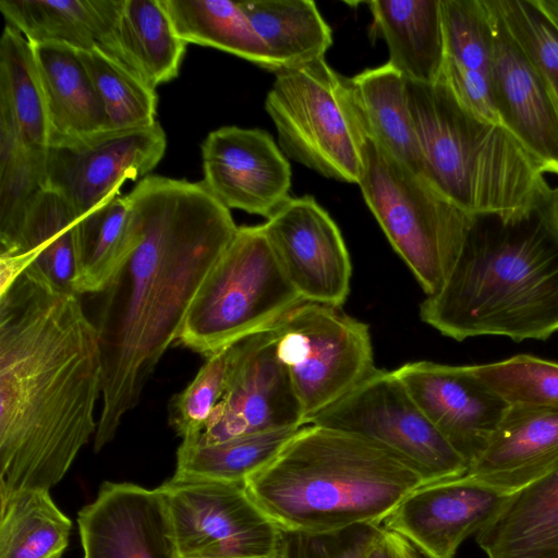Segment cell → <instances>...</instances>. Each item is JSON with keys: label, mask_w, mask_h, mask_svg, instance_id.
Segmentation results:
<instances>
[{"label": "cell", "mask_w": 558, "mask_h": 558, "mask_svg": "<svg viewBox=\"0 0 558 558\" xmlns=\"http://www.w3.org/2000/svg\"><path fill=\"white\" fill-rule=\"evenodd\" d=\"M129 254L100 294L101 411L109 444L169 345L202 282L233 240L230 209L202 182L147 175L126 195Z\"/></svg>", "instance_id": "6da1fadb"}, {"label": "cell", "mask_w": 558, "mask_h": 558, "mask_svg": "<svg viewBox=\"0 0 558 558\" xmlns=\"http://www.w3.org/2000/svg\"><path fill=\"white\" fill-rule=\"evenodd\" d=\"M97 328L78 295L31 268L0 291V501L49 490L96 433Z\"/></svg>", "instance_id": "7a4b0ae2"}, {"label": "cell", "mask_w": 558, "mask_h": 558, "mask_svg": "<svg viewBox=\"0 0 558 558\" xmlns=\"http://www.w3.org/2000/svg\"><path fill=\"white\" fill-rule=\"evenodd\" d=\"M547 199L517 213L472 215L442 287L420 305L421 319L457 341L557 332L558 231Z\"/></svg>", "instance_id": "3957f363"}, {"label": "cell", "mask_w": 558, "mask_h": 558, "mask_svg": "<svg viewBox=\"0 0 558 558\" xmlns=\"http://www.w3.org/2000/svg\"><path fill=\"white\" fill-rule=\"evenodd\" d=\"M425 484L417 469L381 446L305 424L246 478L245 490L278 529L320 533L381 525Z\"/></svg>", "instance_id": "277c9868"}, {"label": "cell", "mask_w": 558, "mask_h": 558, "mask_svg": "<svg viewBox=\"0 0 558 558\" xmlns=\"http://www.w3.org/2000/svg\"><path fill=\"white\" fill-rule=\"evenodd\" d=\"M423 177L470 215L531 208L551 191L533 156L501 124L464 108L438 80H407Z\"/></svg>", "instance_id": "5b68a950"}, {"label": "cell", "mask_w": 558, "mask_h": 558, "mask_svg": "<svg viewBox=\"0 0 558 558\" xmlns=\"http://www.w3.org/2000/svg\"><path fill=\"white\" fill-rule=\"evenodd\" d=\"M301 301L263 225L242 226L202 282L177 340L209 356L268 328Z\"/></svg>", "instance_id": "8992f818"}, {"label": "cell", "mask_w": 558, "mask_h": 558, "mask_svg": "<svg viewBox=\"0 0 558 558\" xmlns=\"http://www.w3.org/2000/svg\"><path fill=\"white\" fill-rule=\"evenodd\" d=\"M357 185L392 248L425 294L436 293L458 258L472 215L369 137Z\"/></svg>", "instance_id": "52a82bcc"}, {"label": "cell", "mask_w": 558, "mask_h": 558, "mask_svg": "<svg viewBox=\"0 0 558 558\" xmlns=\"http://www.w3.org/2000/svg\"><path fill=\"white\" fill-rule=\"evenodd\" d=\"M265 108L288 157L324 177L359 184L368 136L351 78L325 59L277 72Z\"/></svg>", "instance_id": "ba28073f"}, {"label": "cell", "mask_w": 558, "mask_h": 558, "mask_svg": "<svg viewBox=\"0 0 558 558\" xmlns=\"http://www.w3.org/2000/svg\"><path fill=\"white\" fill-rule=\"evenodd\" d=\"M271 327L305 424L376 368L368 325L340 306L301 301Z\"/></svg>", "instance_id": "9c48e42d"}, {"label": "cell", "mask_w": 558, "mask_h": 558, "mask_svg": "<svg viewBox=\"0 0 558 558\" xmlns=\"http://www.w3.org/2000/svg\"><path fill=\"white\" fill-rule=\"evenodd\" d=\"M308 424L375 442L412 464L428 484L462 476L469 469L393 371L376 367Z\"/></svg>", "instance_id": "30bf717a"}, {"label": "cell", "mask_w": 558, "mask_h": 558, "mask_svg": "<svg viewBox=\"0 0 558 558\" xmlns=\"http://www.w3.org/2000/svg\"><path fill=\"white\" fill-rule=\"evenodd\" d=\"M159 489L180 558H271L279 529L245 483L172 476Z\"/></svg>", "instance_id": "8fae6325"}, {"label": "cell", "mask_w": 558, "mask_h": 558, "mask_svg": "<svg viewBox=\"0 0 558 558\" xmlns=\"http://www.w3.org/2000/svg\"><path fill=\"white\" fill-rule=\"evenodd\" d=\"M271 326L233 343L225 392L204 430L183 444L210 445L305 425L289 372L278 356Z\"/></svg>", "instance_id": "7c38bea8"}, {"label": "cell", "mask_w": 558, "mask_h": 558, "mask_svg": "<svg viewBox=\"0 0 558 558\" xmlns=\"http://www.w3.org/2000/svg\"><path fill=\"white\" fill-rule=\"evenodd\" d=\"M166 147L159 122L51 142L46 149L47 190L62 196L78 218L120 192L126 180L149 173Z\"/></svg>", "instance_id": "4fadbf2b"}, {"label": "cell", "mask_w": 558, "mask_h": 558, "mask_svg": "<svg viewBox=\"0 0 558 558\" xmlns=\"http://www.w3.org/2000/svg\"><path fill=\"white\" fill-rule=\"evenodd\" d=\"M263 227L301 299L342 307L352 263L337 223L315 198L290 197Z\"/></svg>", "instance_id": "5bb4252c"}, {"label": "cell", "mask_w": 558, "mask_h": 558, "mask_svg": "<svg viewBox=\"0 0 558 558\" xmlns=\"http://www.w3.org/2000/svg\"><path fill=\"white\" fill-rule=\"evenodd\" d=\"M203 183L228 209L267 219L289 198L291 167L260 129L222 126L202 144Z\"/></svg>", "instance_id": "9a60e30c"}, {"label": "cell", "mask_w": 558, "mask_h": 558, "mask_svg": "<svg viewBox=\"0 0 558 558\" xmlns=\"http://www.w3.org/2000/svg\"><path fill=\"white\" fill-rule=\"evenodd\" d=\"M508 495L465 473L416 488L381 526L426 558H454L460 545L488 523Z\"/></svg>", "instance_id": "2e32d148"}, {"label": "cell", "mask_w": 558, "mask_h": 558, "mask_svg": "<svg viewBox=\"0 0 558 558\" xmlns=\"http://www.w3.org/2000/svg\"><path fill=\"white\" fill-rule=\"evenodd\" d=\"M493 44V96L500 121L541 165L558 175V101L508 33L494 0H484Z\"/></svg>", "instance_id": "e0dca14e"}, {"label": "cell", "mask_w": 558, "mask_h": 558, "mask_svg": "<svg viewBox=\"0 0 558 558\" xmlns=\"http://www.w3.org/2000/svg\"><path fill=\"white\" fill-rule=\"evenodd\" d=\"M393 372L429 421L470 466L485 448L509 407L475 378L468 365L416 361L405 363Z\"/></svg>", "instance_id": "ac0fdd59"}, {"label": "cell", "mask_w": 558, "mask_h": 558, "mask_svg": "<svg viewBox=\"0 0 558 558\" xmlns=\"http://www.w3.org/2000/svg\"><path fill=\"white\" fill-rule=\"evenodd\" d=\"M77 524L83 558H180L159 487L105 482Z\"/></svg>", "instance_id": "d6986e66"}, {"label": "cell", "mask_w": 558, "mask_h": 558, "mask_svg": "<svg viewBox=\"0 0 558 558\" xmlns=\"http://www.w3.org/2000/svg\"><path fill=\"white\" fill-rule=\"evenodd\" d=\"M76 219V213L62 196L43 191L14 234L0 243V291L31 268L56 288L75 293Z\"/></svg>", "instance_id": "ffe728a7"}, {"label": "cell", "mask_w": 558, "mask_h": 558, "mask_svg": "<svg viewBox=\"0 0 558 558\" xmlns=\"http://www.w3.org/2000/svg\"><path fill=\"white\" fill-rule=\"evenodd\" d=\"M558 464V412L508 408L466 474L510 494Z\"/></svg>", "instance_id": "44dd1931"}, {"label": "cell", "mask_w": 558, "mask_h": 558, "mask_svg": "<svg viewBox=\"0 0 558 558\" xmlns=\"http://www.w3.org/2000/svg\"><path fill=\"white\" fill-rule=\"evenodd\" d=\"M445 58L441 80L478 118L499 123L493 96V44L484 0H441Z\"/></svg>", "instance_id": "7402d4cb"}, {"label": "cell", "mask_w": 558, "mask_h": 558, "mask_svg": "<svg viewBox=\"0 0 558 558\" xmlns=\"http://www.w3.org/2000/svg\"><path fill=\"white\" fill-rule=\"evenodd\" d=\"M475 536L487 558H558V464L510 493Z\"/></svg>", "instance_id": "603a6c76"}, {"label": "cell", "mask_w": 558, "mask_h": 558, "mask_svg": "<svg viewBox=\"0 0 558 558\" xmlns=\"http://www.w3.org/2000/svg\"><path fill=\"white\" fill-rule=\"evenodd\" d=\"M375 32L386 41L388 63L407 80L435 83L445 58L441 0L368 2Z\"/></svg>", "instance_id": "cb8c5ba5"}, {"label": "cell", "mask_w": 558, "mask_h": 558, "mask_svg": "<svg viewBox=\"0 0 558 558\" xmlns=\"http://www.w3.org/2000/svg\"><path fill=\"white\" fill-rule=\"evenodd\" d=\"M120 0H0L9 25L33 46L62 44L80 51L110 45Z\"/></svg>", "instance_id": "d4e9b609"}, {"label": "cell", "mask_w": 558, "mask_h": 558, "mask_svg": "<svg viewBox=\"0 0 558 558\" xmlns=\"http://www.w3.org/2000/svg\"><path fill=\"white\" fill-rule=\"evenodd\" d=\"M186 45L160 0H120L107 54L156 88L178 76Z\"/></svg>", "instance_id": "484cf974"}, {"label": "cell", "mask_w": 558, "mask_h": 558, "mask_svg": "<svg viewBox=\"0 0 558 558\" xmlns=\"http://www.w3.org/2000/svg\"><path fill=\"white\" fill-rule=\"evenodd\" d=\"M34 51L47 106L49 144L105 130V112L78 50L43 44L34 46Z\"/></svg>", "instance_id": "4316f807"}, {"label": "cell", "mask_w": 558, "mask_h": 558, "mask_svg": "<svg viewBox=\"0 0 558 558\" xmlns=\"http://www.w3.org/2000/svg\"><path fill=\"white\" fill-rule=\"evenodd\" d=\"M367 136L407 168L423 177L407 78L388 62L351 78Z\"/></svg>", "instance_id": "83f0119b"}, {"label": "cell", "mask_w": 558, "mask_h": 558, "mask_svg": "<svg viewBox=\"0 0 558 558\" xmlns=\"http://www.w3.org/2000/svg\"><path fill=\"white\" fill-rule=\"evenodd\" d=\"M264 43L272 72L325 59L331 29L311 0L238 1Z\"/></svg>", "instance_id": "f1b7e54d"}, {"label": "cell", "mask_w": 558, "mask_h": 558, "mask_svg": "<svg viewBox=\"0 0 558 558\" xmlns=\"http://www.w3.org/2000/svg\"><path fill=\"white\" fill-rule=\"evenodd\" d=\"M0 116L25 144L47 148L49 121L34 46L9 24L0 38Z\"/></svg>", "instance_id": "f546056e"}, {"label": "cell", "mask_w": 558, "mask_h": 558, "mask_svg": "<svg viewBox=\"0 0 558 558\" xmlns=\"http://www.w3.org/2000/svg\"><path fill=\"white\" fill-rule=\"evenodd\" d=\"M160 2L184 43L217 48L272 71L268 51L238 1Z\"/></svg>", "instance_id": "4dcf8cb0"}, {"label": "cell", "mask_w": 558, "mask_h": 558, "mask_svg": "<svg viewBox=\"0 0 558 558\" xmlns=\"http://www.w3.org/2000/svg\"><path fill=\"white\" fill-rule=\"evenodd\" d=\"M129 213L126 195L118 192L76 219V294L100 293L126 258Z\"/></svg>", "instance_id": "1f68e13d"}, {"label": "cell", "mask_w": 558, "mask_h": 558, "mask_svg": "<svg viewBox=\"0 0 558 558\" xmlns=\"http://www.w3.org/2000/svg\"><path fill=\"white\" fill-rule=\"evenodd\" d=\"M0 558H61L72 521L49 490L19 492L0 501Z\"/></svg>", "instance_id": "d6a6232c"}, {"label": "cell", "mask_w": 558, "mask_h": 558, "mask_svg": "<svg viewBox=\"0 0 558 558\" xmlns=\"http://www.w3.org/2000/svg\"><path fill=\"white\" fill-rule=\"evenodd\" d=\"M300 428L241 436L210 445L181 442L177 451L173 476L245 483L246 478L267 464Z\"/></svg>", "instance_id": "836d02e7"}, {"label": "cell", "mask_w": 558, "mask_h": 558, "mask_svg": "<svg viewBox=\"0 0 558 558\" xmlns=\"http://www.w3.org/2000/svg\"><path fill=\"white\" fill-rule=\"evenodd\" d=\"M78 53L102 106L107 130L142 129L158 122L155 88L98 48Z\"/></svg>", "instance_id": "e575fe53"}, {"label": "cell", "mask_w": 558, "mask_h": 558, "mask_svg": "<svg viewBox=\"0 0 558 558\" xmlns=\"http://www.w3.org/2000/svg\"><path fill=\"white\" fill-rule=\"evenodd\" d=\"M46 149L25 144L0 116V243L14 234L29 206L47 190Z\"/></svg>", "instance_id": "d590c367"}, {"label": "cell", "mask_w": 558, "mask_h": 558, "mask_svg": "<svg viewBox=\"0 0 558 558\" xmlns=\"http://www.w3.org/2000/svg\"><path fill=\"white\" fill-rule=\"evenodd\" d=\"M470 372L509 408L558 412V363L519 354Z\"/></svg>", "instance_id": "8d00e7d4"}, {"label": "cell", "mask_w": 558, "mask_h": 558, "mask_svg": "<svg viewBox=\"0 0 558 558\" xmlns=\"http://www.w3.org/2000/svg\"><path fill=\"white\" fill-rule=\"evenodd\" d=\"M504 24L558 101V28L535 0H494Z\"/></svg>", "instance_id": "74e56055"}, {"label": "cell", "mask_w": 558, "mask_h": 558, "mask_svg": "<svg viewBox=\"0 0 558 558\" xmlns=\"http://www.w3.org/2000/svg\"><path fill=\"white\" fill-rule=\"evenodd\" d=\"M232 356L233 343L207 356L194 379L172 398L169 423L182 441L194 439L206 427L225 392Z\"/></svg>", "instance_id": "f35d334b"}, {"label": "cell", "mask_w": 558, "mask_h": 558, "mask_svg": "<svg viewBox=\"0 0 558 558\" xmlns=\"http://www.w3.org/2000/svg\"><path fill=\"white\" fill-rule=\"evenodd\" d=\"M383 529L373 523L320 533L279 529L271 558H366Z\"/></svg>", "instance_id": "ab89813d"}, {"label": "cell", "mask_w": 558, "mask_h": 558, "mask_svg": "<svg viewBox=\"0 0 558 558\" xmlns=\"http://www.w3.org/2000/svg\"><path fill=\"white\" fill-rule=\"evenodd\" d=\"M366 558H417L414 547L397 533L383 529Z\"/></svg>", "instance_id": "60d3db41"}, {"label": "cell", "mask_w": 558, "mask_h": 558, "mask_svg": "<svg viewBox=\"0 0 558 558\" xmlns=\"http://www.w3.org/2000/svg\"><path fill=\"white\" fill-rule=\"evenodd\" d=\"M535 2L558 28V0H535Z\"/></svg>", "instance_id": "b9f144b4"}, {"label": "cell", "mask_w": 558, "mask_h": 558, "mask_svg": "<svg viewBox=\"0 0 558 558\" xmlns=\"http://www.w3.org/2000/svg\"><path fill=\"white\" fill-rule=\"evenodd\" d=\"M547 210L558 231V187L551 189L547 199Z\"/></svg>", "instance_id": "7bdbcfd3"}]
</instances>
